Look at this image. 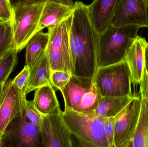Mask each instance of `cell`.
Returning <instances> with one entry per match:
<instances>
[{
	"instance_id": "cell-35",
	"label": "cell",
	"mask_w": 148,
	"mask_h": 147,
	"mask_svg": "<svg viewBox=\"0 0 148 147\" xmlns=\"http://www.w3.org/2000/svg\"><path fill=\"white\" fill-rule=\"evenodd\" d=\"M4 54V55H3L2 56H1V57H0V63H1V62L2 60L3 59V58H4V56H5V54Z\"/></svg>"
},
{
	"instance_id": "cell-2",
	"label": "cell",
	"mask_w": 148,
	"mask_h": 147,
	"mask_svg": "<svg viewBox=\"0 0 148 147\" xmlns=\"http://www.w3.org/2000/svg\"><path fill=\"white\" fill-rule=\"evenodd\" d=\"M141 28L134 25L115 27L110 25L99 33L97 68L123 61L127 51Z\"/></svg>"
},
{
	"instance_id": "cell-33",
	"label": "cell",
	"mask_w": 148,
	"mask_h": 147,
	"mask_svg": "<svg viewBox=\"0 0 148 147\" xmlns=\"http://www.w3.org/2000/svg\"><path fill=\"white\" fill-rule=\"evenodd\" d=\"M3 133L0 131V147H1L2 141L3 137Z\"/></svg>"
},
{
	"instance_id": "cell-25",
	"label": "cell",
	"mask_w": 148,
	"mask_h": 147,
	"mask_svg": "<svg viewBox=\"0 0 148 147\" xmlns=\"http://www.w3.org/2000/svg\"><path fill=\"white\" fill-rule=\"evenodd\" d=\"M25 110L27 118L40 127L43 116L36 109L32 101L26 100Z\"/></svg>"
},
{
	"instance_id": "cell-1",
	"label": "cell",
	"mask_w": 148,
	"mask_h": 147,
	"mask_svg": "<svg viewBox=\"0 0 148 147\" xmlns=\"http://www.w3.org/2000/svg\"><path fill=\"white\" fill-rule=\"evenodd\" d=\"M99 36L88 6L77 1L74 4L69 35L73 61L72 75L94 78L97 68Z\"/></svg>"
},
{
	"instance_id": "cell-8",
	"label": "cell",
	"mask_w": 148,
	"mask_h": 147,
	"mask_svg": "<svg viewBox=\"0 0 148 147\" xmlns=\"http://www.w3.org/2000/svg\"><path fill=\"white\" fill-rule=\"evenodd\" d=\"M40 128L43 147L73 146L72 135L63 119L62 111L43 116Z\"/></svg>"
},
{
	"instance_id": "cell-15",
	"label": "cell",
	"mask_w": 148,
	"mask_h": 147,
	"mask_svg": "<svg viewBox=\"0 0 148 147\" xmlns=\"http://www.w3.org/2000/svg\"><path fill=\"white\" fill-rule=\"evenodd\" d=\"M119 0H93L88 5L90 17L99 33L112 24Z\"/></svg>"
},
{
	"instance_id": "cell-22",
	"label": "cell",
	"mask_w": 148,
	"mask_h": 147,
	"mask_svg": "<svg viewBox=\"0 0 148 147\" xmlns=\"http://www.w3.org/2000/svg\"><path fill=\"white\" fill-rule=\"evenodd\" d=\"M17 52L15 47L10 49L0 63V84L6 83L17 62Z\"/></svg>"
},
{
	"instance_id": "cell-28",
	"label": "cell",
	"mask_w": 148,
	"mask_h": 147,
	"mask_svg": "<svg viewBox=\"0 0 148 147\" xmlns=\"http://www.w3.org/2000/svg\"><path fill=\"white\" fill-rule=\"evenodd\" d=\"M115 117L106 118L105 124V132L110 147H114Z\"/></svg>"
},
{
	"instance_id": "cell-17",
	"label": "cell",
	"mask_w": 148,
	"mask_h": 147,
	"mask_svg": "<svg viewBox=\"0 0 148 147\" xmlns=\"http://www.w3.org/2000/svg\"><path fill=\"white\" fill-rule=\"evenodd\" d=\"M36 109L43 116L61 112L56 90L51 84L35 90L32 101Z\"/></svg>"
},
{
	"instance_id": "cell-27",
	"label": "cell",
	"mask_w": 148,
	"mask_h": 147,
	"mask_svg": "<svg viewBox=\"0 0 148 147\" xmlns=\"http://www.w3.org/2000/svg\"><path fill=\"white\" fill-rule=\"evenodd\" d=\"M29 76V67L25 65L21 71L12 80L13 84L19 89L25 90Z\"/></svg>"
},
{
	"instance_id": "cell-32",
	"label": "cell",
	"mask_w": 148,
	"mask_h": 147,
	"mask_svg": "<svg viewBox=\"0 0 148 147\" xmlns=\"http://www.w3.org/2000/svg\"><path fill=\"white\" fill-rule=\"evenodd\" d=\"M145 66L148 71V45L146 48L145 52Z\"/></svg>"
},
{
	"instance_id": "cell-20",
	"label": "cell",
	"mask_w": 148,
	"mask_h": 147,
	"mask_svg": "<svg viewBox=\"0 0 148 147\" xmlns=\"http://www.w3.org/2000/svg\"><path fill=\"white\" fill-rule=\"evenodd\" d=\"M49 40L48 33L41 31L36 33L26 46L25 65L29 68L47 50Z\"/></svg>"
},
{
	"instance_id": "cell-10",
	"label": "cell",
	"mask_w": 148,
	"mask_h": 147,
	"mask_svg": "<svg viewBox=\"0 0 148 147\" xmlns=\"http://www.w3.org/2000/svg\"><path fill=\"white\" fill-rule=\"evenodd\" d=\"M148 8L143 0H119L111 25L148 28Z\"/></svg>"
},
{
	"instance_id": "cell-5",
	"label": "cell",
	"mask_w": 148,
	"mask_h": 147,
	"mask_svg": "<svg viewBox=\"0 0 148 147\" xmlns=\"http://www.w3.org/2000/svg\"><path fill=\"white\" fill-rule=\"evenodd\" d=\"M73 14L58 24L47 28L49 40L47 49L51 71H62L71 75L73 61L69 35Z\"/></svg>"
},
{
	"instance_id": "cell-30",
	"label": "cell",
	"mask_w": 148,
	"mask_h": 147,
	"mask_svg": "<svg viewBox=\"0 0 148 147\" xmlns=\"http://www.w3.org/2000/svg\"><path fill=\"white\" fill-rule=\"evenodd\" d=\"M8 87V82L0 84V106L4 99Z\"/></svg>"
},
{
	"instance_id": "cell-11",
	"label": "cell",
	"mask_w": 148,
	"mask_h": 147,
	"mask_svg": "<svg viewBox=\"0 0 148 147\" xmlns=\"http://www.w3.org/2000/svg\"><path fill=\"white\" fill-rule=\"evenodd\" d=\"M8 82L7 92L0 106V131L3 134L9 124L25 112L27 100L25 90L19 89L12 80Z\"/></svg>"
},
{
	"instance_id": "cell-26",
	"label": "cell",
	"mask_w": 148,
	"mask_h": 147,
	"mask_svg": "<svg viewBox=\"0 0 148 147\" xmlns=\"http://www.w3.org/2000/svg\"><path fill=\"white\" fill-rule=\"evenodd\" d=\"M13 6L10 0H0V22L12 21Z\"/></svg>"
},
{
	"instance_id": "cell-34",
	"label": "cell",
	"mask_w": 148,
	"mask_h": 147,
	"mask_svg": "<svg viewBox=\"0 0 148 147\" xmlns=\"http://www.w3.org/2000/svg\"><path fill=\"white\" fill-rule=\"evenodd\" d=\"M143 1L146 4V6L148 7V0H143Z\"/></svg>"
},
{
	"instance_id": "cell-21",
	"label": "cell",
	"mask_w": 148,
	"mask_h": 147,
	"mask_svg": "<svg viewBox=\"0 0 148 147\" xmlns=\"http://www.w3.org/2000/svg\"><path fill=\"white\" fill-rule=\"evenodd\" d=\"M102 96L95 83L85 93L74 111L79 113H88L96 110L101 101Z\"/></svg>"
},
{
	"instance_id": "cell-13",
	"label": "cell",
	"mask_w": 148,
	"mask_h": 147,
	"mask_svg": "<svg viewBox=\"0 0 148 147\" xmlns=\"http://www.w3.org/2000/svg\"><path fill=\"white\" fill-rule=\"evenodd\" d=\"M73 9L74 5L55 0H46L40 18L37 33L45 28L61 22L73 14Z\"/></svg>"
},
{
	"instance_id": "cell-6",
	"label": "cell",
	"mask_w": 148,
	"mask_h": 147,
	"mask_svg": "<svg viewBox=\"0 0 148 147\" xmlns=\"http://www.w3.org/2000/svg\"><path fill=\"white\" fill-rule=\"evenodd\" d=\"M93 81L102 97L133 96L131 74L125 60L98 67Z\"/></svg>"
},
{
	"instance_id": "cell-16",
	"label": "cell",
	"mask_w": 148,
	"mask_h": 147,
	"mask_svg": "<svg viewBox=\"0 0 148 147\" xmlns=\"http://www.w3.org/2000/svg\"><path fill=\"white\" fill-rule=\"evenodd\" d=\"M51 69L47 50L29 68V76L25 88L27 95L36 89L51 84Z\"/></svg>"
},
{
	"instance_id": "cell-19",
	"label": "cell",
	"mask_w": 148,
	"mask_h": 147,
	"mask_svg": "<svg viewBox=\"0 0 148 147\" xmlns=\"http://www.w3.org/2000/svg\"><path fill=\"white\" fill-rule=\"evenodd\" d=\"M135 96L102 97L95 114L104 118L115 117L132 100Z\"/></svg>"
},
{
	"instance_id": "cell-9",
	"label": "cell",
	"mask_w": 148,
	"mask_h": 147,
	"mask_svg": "<svg viewBox=\"0 0 148 147\" xmlns=\"http://www.w3.org/2000/svg\"><path fill=\"white\" fill-rule=\"evenodd\" d=\"M141 98L134 96L130 102L115 117L114 147H125L136 127Z\"/></svg>"
},
{
	"instance_id": "cell-12",
	"label": "cell",
	"mask_w": 148,
	"mask_h": 147,
	"mask_svg": "<svg viewBox=\"0 0 148 147\" xmlns=\"http://www.w3.org/2000/svg\"><path fill=\"white\" fill-rule=\"evenodd\" d=\"M148 42L146 39L137 36L129 48L125 60L129 67L132 83L140 84L142 79L145 66V52Z\"/></svg>"
},
{
	"instance_id": "cell-36",
	"label": "cell",
	"mask_w": 148,
	"mask_h": 147,
	"mask_svg": "<svg viewBox=\"0 0 148 147\" xmlns=\"http://www.w3.org/2000/svg\"><path fill=\"white\" fill-rule=\"evenodd\" d=\"M3 24H4V22H0V30L2 28L3 26Z\"/></svg>"
},
{
	"instance_id": "cell-14",
	"label": "cell",
	"mask_w": 148,
	"mask_h": 147,
	"mask_svg": "<svg viewBox=\"0 0 148 147\" xmlns=\"http://www.w3.org/2000/svg\"><path fill=\"white\" fill-rule=\"evenodd\" d=\"M93 83V78L72 75L68 83L61 91L65 102V110H74Z\"/></svg>"
},
{
	"instance_id": "cell-31",
	"label": "cell",
	"mask_w": 148,
	"mask_h": 147,
	"mask_svg": "<svg viewBox=\"0 0 148 147\" xmlns=\"http://www.w3.org/2000/svg\"><path fill=\"white\" fill-rule=\"evenodd\" d=\"M10 1L11 2L12 6H13L18 2L22 1V0H10ZM55 1L62 2L64 3H66V4H69V5H73L74 4L73 0H55Z\"/></svg>"
},
{
	"instance_id": "cell-18",
	"label": "cell",
	"mask_w": 148,
	"mask_h": 147,
	"mask_svg": "<svg viewBox=\"0 0 148 147\" xmlns=\"http://www.w3.org/2000/svg\"><path fill=\"white\" fill-rule=\"evenodd\" d=\"M140 111L136 127L125 147H148V103L141 96Z\"/></svg>"
},
{
	"instance_id": "cell-7",
	"label": "cell",
	"mask_w": 148,
	"mask_h": 147,
	"mask_svg": "<svg viewBox=\"0 0 148 147\" xmlns=\"http://www.w3.org/2000/svg\"><path fill=\"white\" fill-rule=\"evenodd\" d=\"M2 147H43L40 128L27 118L25 112L7 127Z\"/></svg>"
},
{
	"instance_id": "cell-29",
	"label": "cell",
	"mask_w": 148,
	"mask_h": 147,
	"mask_svg": "<svg viewBox=\"0 0 148 147\" xmlns=\"http://www.w3.org/2000/svg\"><path fill=\"white\" fill-rule=\"evenodd\" d=\"M140 84V94L148 103V71L145 66L142 79Z\"/></svg>"
},
{
	"instance_id": "cell-23",
	"label": "cell",
	"mask_w": 148,
	"mask_h": 147,
	"mask_svg": "<svg viewBox=\"0 0 148 147\" xmlns=\"http://www.w3.org/2000/svg\"><path fill=\"white\" fill-rule=\"evenodd\" d=\"M14 47L12 21L4 22L0 30V57Z\"/></svg>"
},
{
	"instance_id": "cell-24",
	"label": "cell",
	"mask_w": 148,
	"mask_h": 147,
	"mask_svg": "<svg viewBox=\"0 0 148 147\" xmlns=\"http://www.w3.org/2000/svg\"><path fill=\"white\" fill-rule=\"evenodd\" d=\"M72 75L62 71H51L50 82L55 89L62 91L68 83Z\"/></svg>"
},
{
	"instance_id": "cell-3",
	"label": "cell",
	"mask_w": 148,
	"mask_h": 147,
	"mask_svg": "<svg viewBox=\"0 0 148 147\" xmlns=\"http://www.w3.org/2000/svg\"><path fill=\"white\" fill-rule=\"evenodd\" d=\"M63 119L72 135L85 147H110L105 132L106 118L94 111L79 113L70 110L62 111Z\"/></svg>"
},
{
	"instance_id": "cell-4",
	"label": "cell",
	"mask_w": 148,
	"mask_h": 147,
	"mask_svg": "<svg viewBox=\"0 0 148 147\" xmlns=\"http://www.w3.org/2000/svg\"><path fill=\"white\" fill-rule=\"evenodd\" d=\"M45 2L46 0H22L13 6V40L17 52L24 49L37 33Z\"/></svg>"
}]
</instances>
